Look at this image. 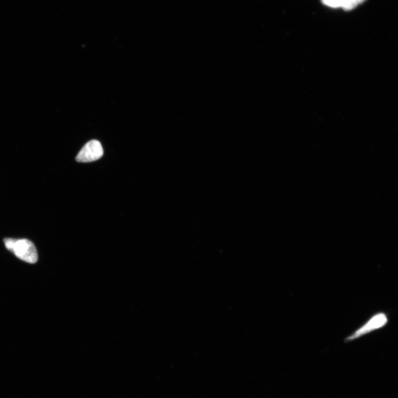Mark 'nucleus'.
Masks as SVG:
<instances>
[{
    "instance_id": "f257e3e1",
    "label": "nucleus",
    "mask_w": 398,
    "mask_h": 398,
    "mask_svg": "<svg viewBox=\"0 0 398 398\" xmlns=\"http://www.w3.org/2000/svg\"><path fill=\"white\" fill-rule=\"evenodd\" d=\"M15 255L22 261L29 263H35L38 261V253L34 244L29 240L15 239L11 250Z\"/></svg>"
},
{
    "instance_id": "f03ea898",
    "label": "nucleus",
    "mask_w": 398,
    "mask_h": 398,
    "mask_svg": "<svg viewBox=\"0 0 398 398\" xmlns=\"http://www.w3.org/2000/svg\"><path fill=\"white\" fill-rule=\"evenodd\" d=\"M103 154V148L101 142L97 140H92L83 147L77 154L76 160L77 162L80 163L92 162L101 158Z\"/></svg>"
},
{
    "instance_id": "7ed1b4c3",
    "label": "nucleus",
    "mask_w": 398,
    "mask_h": 398,
    "mask_svg": "<svg viewBox=\"0 0 398 398\" xmlns=\"http://www.w3.org/2000/svg\"><path fill=\"white\" fill-rule=\"evenodd\" d=\"M388 322V319L384 313H379L374 315L368 322L362 327L357 330L355 333L348 337L347 341H350L359 338L364 335L368 334L374 330L383 327Z\"/></svg>"
},
{
    "instance_id": "20e7f679",
    "label": "nucleus",
    "mask_w": 398,
    "mask_h": 398,
    "mask_svg": "<svg viewBox=\"0 0 398 398\" xmlns=\"http://www.w3.org/2000/svg\"><path fill=\"white\" fill-rule=\"evenodd\" d=\"M364 1L366 0H343L341 8L345 10H351Z\"/></svg>"
},
{
    "instance_id": "39448f33",
    "label": "nucleus",
    "mask_w": 398,
    "mask_h": 398,
    "mask_svg": "<svg viewBox=\"0 0 398 398\" xmlns=\"http://www.w3.org/2000/svg\"><path fill=\"white\" fill-rule=\"evenodd\" d=\"M343 0H323V2L326 5L329 6L331 8L341 7Z\"/></svg>"
}]
</instances>
